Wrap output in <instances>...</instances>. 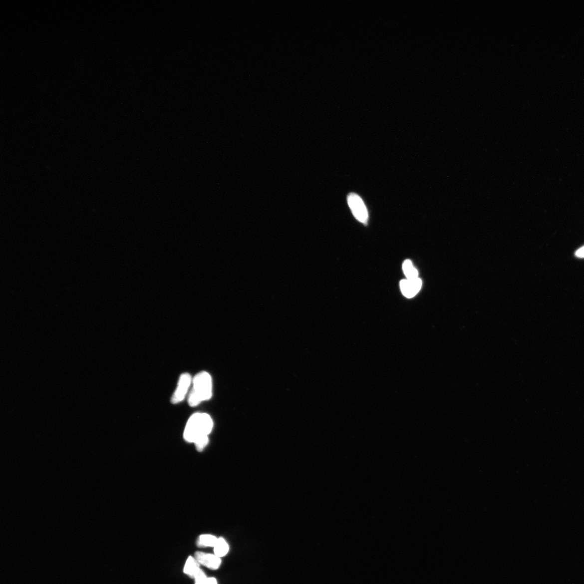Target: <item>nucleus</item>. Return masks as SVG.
<instances>
[{
	"label": "nucleus",
	"mask_w": 584,
	"mask_h": 584,
	"mask_svg": "<svg viewBox=\"0 0 584 584\" xmlns=\"http://www.w3.org/2000/svg\"><path fill=\"white\" fill-rule=\"evenodd\" d=\"M214 548V555L221 558L225 556L229 551V546L227 542L222 538H218Z\"/></svg>",
	"instance_id": "1a4fd4ad"
},
{
	"label": "nucleus",
	"mask_w": 584,
	"mask_h": 584,
	"mask_svg": "<svg viewBox=\"0 0 584 584\" xmlns=\"http://www.w3.org/2000/svg\"><path fill=\"white\" fill-rule=\"evenodd\" d=\"M207 584H218V583L214 578H209L208 579Z\"/></svg>",
	"instance_id": "ddd939ff"
},
{
	"label": "nucleus",
	"mask_w": 584,
	"mask_h": 584,
	"mask_svg": "<svg viewBox=\"0 0 584 584\" xmlns=\"http://www.w3.org/2000/svg\"><path fill=\"white\" fill-rule=\"evenodd\" d=\"M347 201L354 217L365 224L368 220L369 214L362 199L357 194L351 193L348 196Z\"/></svg>",
	"instance_id": "7ed1b4c3"
},
{
	"label": "nucleus",
	"mask_w": 584,
	"mask_h": 584,
	"mask_svg": "<svg viewBox=\"0 0 584 584\" xmlns=\"http://www.w3.org/2000/svg\"><path fill=\"white\" fill-rule=\"evenodd\" d=\"M192 381L191 376L189 373L182 374L179 380L178 386H177L171 399V402L173 404L179 403L185 399Z\"/></svg>",
	"instance_id": "20e7f679"
},
{
	"label": "nucleus",
	"mask_w": 584,
	"mask_h": 584,
	"mask_svg": "<svg viewBox=\"0 0 584 584\" xmlns=\"http://www.w3.org/2000/svg\"><path fill=\"white\" fill-rule=\"evenodd\" d=\"M403 270L407 279L418 278V272L410 260H406L403 264Z\"/></svg>",
	"instance_id": "6e6552de"
},
{
	"label": "nucleus",
	"mask_w": 584,
	"mask_h": 584,
	"mask_svg": "<svg viewBox=\"0 0 584 584\" xmlns=\"http://www.w3.org/2000/svg\"><path fill=\"white\" fill-rule=\"evenodd\" d=\"M422 281L419 278L416 279H404L400 281V290L406 298H412L421 290Z\"/></svg>",
	"instance_id": "39448f33"
},
{
	"label": "nucleus",
	"mask_w": 584,
	"mask_h": 584,
	"mask_svg": "<svg viewBox=\"0 0 584 584\" xmlns=\"http://www.w3.org/2000/svg\"><path fill=\"white\" fill-rule=\"evenodd\" d=\"M212 395V381L211 376L206 372H201L193 379V389L190 393L188 402L190 406L195 407L206 401Z\"/></svg>",
	"instance_id": "f03ea898"
},
{
	"label": "nucleus",
	"mask_w": 584,
	"mask_h": 584,
	"mask_svg": "<svg viewBox=\"0 0 584 584\" xmlns=\"http://www.w3.org/2000/svg\"><path fill=\"white\" fill-rule=\"evenodd\" d=\"M195 559L201 565L206 568L215 570L219 569L221 564L220 558L215 555L206 554L202 552H196L195 554Z\"/></svg>",
	"instance_id": "423d86ee"
},
{
	"label": "nucleus",
	"mask_w": 584,
	"mask_h": 584,
	"mask_svg": "<svg viewBox=\"0 0 584 584\" xmlns=\"http://www.w3.org/2000/svg\"><path fill=\"white\" fill-rule=\"evenodd\" d=\"M200 569L199 563L198 561L192 557H189L186 562L183 572L191 578L194 579L196 574Z\"/></svg>",
	"instance_id": "0eeeda50"
},
{
	"label": "nucleus",
	"mask_w": 584,
	"mask_h": 584,
	"mask_svg": "<svg viewBox=\"0 0 584 584\" xmlns=\"http://www.w3.org/2000/svg\"><path fill=\"white\" fill-rule=\"evenodd\" d=\"M218 539L212 535H202L199 537L197 544L199 547H214Z\"/></svg>",
	"instance_id": "9d476101"
},
{
	"label": "nucleus",
	"mask_w": 584,
	"mask_h": 584,
	"mask_svg": "<svg viewBox=\"0 0 584 584\" xmlns=\"http://www.w3.org/2000/svg\"><path fill=\"white\" fill-rule=\"evenodd\" d=\"M213 426L212 418L206 413H196L189 418L184 431V438L189 443L208 437Z\"/></svg>",
	"instance_id": "f257e3e1"
},
{
	"label": "nucleus",
	"mask_w": 584,
	"mask_h": 584,
	"mask_svg": "<svg viewBox=\"0 0 584 584\" xmlns=\"http://www.w3.org/2000/svg\"><path fill=\"white\" fill-rule=\"evenodd\" d=\"M575 254L577 258L584 259V245L577 249Z\"/></svg>",
	"instance_id": "f8f14e48"
},
{
	"label": "nucleus",
	"mask_w": 584,
	"mask_h": 584,
	"mask_svg": "<svg viewBox=\"0 0 584 584\" xmlns=\"http://www.w3.org/2000/svg\"><path fill=\"white\" fill-rule=\"evenodd\" d=\"M195 584H207L208 579L202 570L200 569L194 577Z\"/></svg>",
	"instance_id": "9b49d317"
}]
</instances>
